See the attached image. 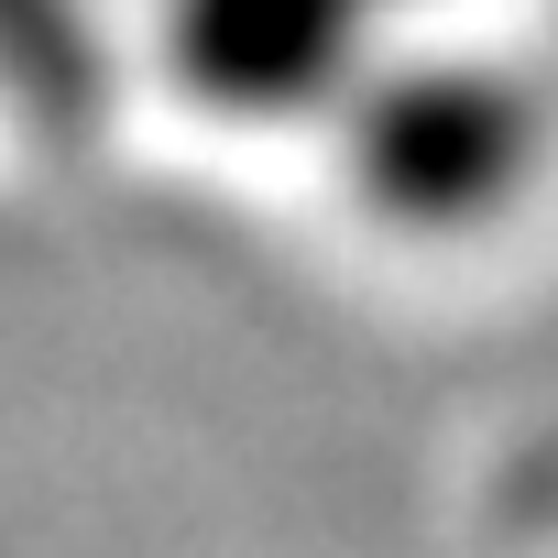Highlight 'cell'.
Wrapping results in <instances>:
<instances>
[{
  "label": "cell",
  "mask_w": 558,
  "mask_h": 558,
  "mask_svg": "<svg viewBox=\"0 0 558 558\" xmlns=\"http://www.w3.org/2000/svg\"><path fill=\"white\" fill-rule=\"evenodd\" d=\"M525 99L482 66H427V77H395L362 99V175L416 208V219H460V208H493L525 165Z\"/></svg>",
  "instance_id": "1"
},
{
  "label": "cell",
  "mask_w": 558,
  "mask_h": 558,
  "mask_svg": "<svg viewBox=\"0 0 558 558\" xmlns=\"http://www.w3.org/2000/svg\"><path fill=\"white\" fill-rule=\"evenodd\" d=\"M362 0H175V66L219 110H307L351 77Z\"/></svg>",
  "instance_id": "2"
}]
</instances>
